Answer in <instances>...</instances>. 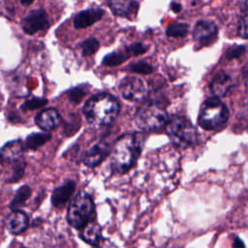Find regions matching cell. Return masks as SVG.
I'll return each instance as SVG.
<instances>
[{"mask_svg": "<svg viewBox=\"0 0 248 248\" xmlns=\"http://www.w3.org/2000/svg\"><path fill=\"white\" fill-rule=\"evenodd\" d=\"M238 34L245 39H248V15L241 17L238 23Z\"/></svg>", "mask_w": 248, "mask_h": 248, "instance_id": "cell-28", "label": "cell"}, {"mask_svg": "<svg viewBox=\"0 0 248 248\" xmlns=\"http://www.w3.org/2000/svg\"><path fill=\"white\" fill-rule=\"evenodd\" d=\"M47 103L46 99L44 98H33L27 100L25 103L22 104V109L24 110H31V109H36L38 108H41L45 106Z\"/></svg>", "mask_w": 248, "mask_h": 248, "instance_id": "cell-25", "label": "cell"}, {"mask_svg": "<svg viewBox=\"0 0 248 248\" xmlns=\"http://www.w3.org/2000/svg\"><path fill=\"white\" fill-rule=\"evenodd\" d=\"M30 195H31V188L28 185L21 186L16 192V195L11 202L10 207L13 210H18V208L20 206H22L24 204V202L28 200Z\"/></svg>", "mask_w": 248, "mask_h": 248, "instance_id": "cell-19", "label": "cell"}, {"mask_svg": "<svg viewBox=\"0 0 248 248\" xmlns=\"http://www.w3.org/2000/svg\"><path fill=\"white\" fill-rule=\"evenodd\" d=\"M93 213L94 202L92 198L85 192H79L69 205L67 220L72 227L80 230L93 219Z\"/></svg>", "mask_w": 248, "mask_h": 248, "instance_id": "cell-4", "label": "cell"}, {"mask_svg": "<svg viewBox=\"0 0 248 248\" xmlns=\"http://www.w3.org/2000/svg\"><path fill=\"white\" fill-rule=\"evenodd\" d=\"M188 31V25L183 22H177L171 24L167 29V35L170 37H181L184 36Z\"/></svg>", "mask_w": 248, "mask_h": 248, "instance_id": "cell-23", "label": "cell"}, {"mask_svg": "<svg viewBox=\"0 0 248 248\" xmlns=\"http://www.w3.org/2000/svg\"><path fill=\"white\" fill-rule=\"evenodd\" d=\"M243 78H244L245 84L248 86V65H246L245 68L243 69Z\"/></svg>", "mask_w": 248, "mask_h": 248, "instance_id": "cell-33", "label": "cell"}, {"mask_svg": "<svg viewBox=\"0 0 248 248\" xmlns=\"http://www.w3.org/2000/svg\"><path fill=\"white\" fill-rule=\"evenodd\" d=\"M29 224L27 215L21 210H13L6 220V227L13 234L23 232Z\"/></svg>", "mask_w": 248, "mask_h": 248, "instance_id": "cell-13", "label": "cell"}, {"mask_svg": "<svg viewBox=\"0 0 248 248\" xmlns=\"http://www.w3.org/2000/svg\"><path fill=\"white\" fill-rule=\"evenodd\" d=\"M136 0H108L111 11L120 16H129L136 11Z\"/></svg>", "mask_w": 248, "mask_h": 248, "instance_id": "cell-18", "label": "cell"}, {"mask_svg": "<svg viewBox=\"0 0 248 248\" xmlns=\"http://www.w3.org/2000/svg\"><path fill=\"white\" fill-rule=\"evenodd\" d=\"M121 95L130 101H140L147 94V88L144 81L138 77H126L119 84Z\"/></svg>", "mask_w": 248, "mask_h": 248, "instance_id": "cell-7", "label": "cell"}, {"mask_svg": "<svg viewBox=\"0 0 248 248\" xmlns=\"http://www.w3.org/2000/svg\"><path fill=\"white\" fill-rule=\"evenodd\" d=\"M61 116L54 108H46L36 115V124L44 131H51L61 123Z\"/></svg>", "mask_w": 248, "mask_h": 248, "instance_id": "cell-11", "label": "cell"}, {"mask_svg": "<svg viewBox=\"0 0 248 248\" xmlns=\"http://www.w3.org/2000/svg\"><path fill=\"white\" fill-rule=\"evenodd\" d=\"M23 151L24 145L21 140H12L0 150V162L2 164H13L21 159Z\"/></svg>", "mask_w": 248, "mask_h": 248, "instance_id": "cell-9", "label": "cell"}, {"mask_svg": "<svg viewBox=\"0 0 248 248\" xmlns=\"http://www.w3.org/2000/svg\"><path fill=\"white\" fill-rule=\"evenodd\" d=\"M146 46L140 43H136L127 47V52L129 55H139L146 50Z\"/></svg>", "mask_w": 248, "mask_h": 248, "instance_id": "cell-29", "label": "cell"}, {"mask_svg": "<svg viewBox=\"0 0 248 248\" xmlns=\"http://www.w3.org/2000/svg\"><path fill=\"white\" fill-rule=\"evenodd\" d=\"M140 152V144L134 135L126 134L114 143L111 151V169L118 173L129 170L136 163Z\"/></svg>", "mask_w": 248, "mask_h": 248, "instance_id": "cell-2", "label": "cell"}, {"mask_svg": "<svg viewBox=\"0 0 248 248\" xmlns=\"http://www.w3.org/2000/svg\"><path fill=\"white\" fill-rule=\"evenodd\" d=\"M86 120L93 126L101 127L109 125L118 115L119 103L107 93L91 97L83 107Z\"/></svg>", "mask_w": 248, "mask_h": 248, "instance_id": "cell-1", "label": "cell"}, {"mask_svg": "<svg viewBox=\"0 0 248 248\" xmlns=\"http://www.w3.org/2000/svg\"><path fill=\"white\" fill-rule=\"evenodd\" d=\"M49 27L48 17L44 10H34L22 21V29L26 34L33 35Z\"/></svg>", "mask_w": 248, "mask_h": 248, "instance_id": "cell-8", "label": "cell"}, {"mask_svg": "<svg viewBox=\"0 0 248 248\" xmlns=\"http://www.w3.org/2000/svg\"><path fill=\"white\" fill-rule=\"evenodd\" d=\"M242 52H243V47L242 46H236L233 49L230 50V52L228 53V57H230V59H232V58L239 56Z\"/></svg>", "mask_w": 248, "mask_h": 248, "instance_id": "cell-30", "label": "cell"}, {"mask_svg": "<svg viewBox=\"0 0 248 248\" xmlns=\"http://www.w3.org/2000/svg\"><path fill=\"white\" fill-rule=\"evenodd\" d=\"M129 55L125 54L124 52H113V53H110L108 55H107L104 60H103V64L107 65V66H116V65H119L121 63H123L127 57Z\"/></svg>", "mask_w": 248, "mask_h": 248, "instance_id": "cell-22", "label": "cell"}, {"mask_svg": "<svg viewBox=\"0 0 248 248\" xmlns=\"http://www.w3.org/2000/svg\"><path fill=\"white\" fill-rule=\"evenodd\" d=\"M103 15H104V12L101 9H97V8L81 11L75 16L74 25L78 29L88 27L93 23H95L96 21H98L99 19H101Z\"/></svg>", "mask_w": 248, "mask_h": 248, "instance_id": "cell-15", "label": "cell"}, {"mask_svg": "<svg viewBox=\"0 0 248 248\" xmlns=\"http://www.w3.org/2000/svg\"><path fill=\"white\" fill-rule=\"evenodd\" d=\"M76 189V182L73 180L66 181L63 185L54 189L51 195V203L55 207L64 206L70 200Z\"/></svg>", "mask_w": 248, "mask_h": 248, "instance_id": "cell-12", "label": "cell"}, {"mask_svg": "<svg viewBox=\"0 0 248 248\" xmlns=\"http://www.w3.org/2000/svg\"><path fill=\"white\" fill-rule=\"evenodd\" d=\"M50 140V135L46 133H35L29 135L25 140V147L31 150H36L38 147L45 144Z\"/></svg>", "mask_w": 248, "mask_h": 248, "instance_id": "cell-20", "label": "cell"}, {"mask_svg": "<svg viewBox=\"0 0 248 248\" xmlns=\"http://www.w3.org/2000/svg\"><path fill=\"white\" fill-rule=\"evenodd\" d=\"M130 69L132 72L140 73V74H148L152 71V67L145 62H138V63L132 64Z\"/></svg>", "mask_w": 248, "mask_h": 248, "instance_id": "cell-26", "label": "cell"}, {"mask_svg": "<svg viewBox=\"0 0 248 248\" xmlns=\"http://www.w3.org/2000/svg\"><path fill=\"white\" fill-rule=\"evenodd\" d=\"M79 236L83 241L91 244L92 246H96L102 240L101 227L94 219H92L80 229Z\"/></svg>", "mask_w": 248, "mask_h": 248, "instance_id": "cell-16", "label": "cell"}, {"mask_svg": "<svg viewBox=\"0 0 248 248\" xmlns=\"http://www.w3.org/2000/svg\"><path fill=\"white\" fill-rule=\"evenodd\" d=\"M232 79L227 74L217 75L210 83V90L216 97H224L232 88Z\"/></svg>", "mask_w": 248, "mask_h": 248, "instance_id": "cell-17", "label": "cell"}, {"mask_svg": "<svg viewBox=\"0 0 248 248\" xmlns=\"http://www.w3.org/2000/svg\"><path fill=\"white\" fill-rule=\"evenodd\" d=\"M109 152V145L107 142H99L95 144L93 147L89 149L84 157V164L87 167L94 168L98 166L108 154Z\"/></svg>", "mask_w": 248, "mask_h": 248, "instance_id": "cell-14", "label": "cell"}, {"mask_svg": "<svg viewBox=\"0 0 248 248\" xmlns=\"http://www.w3.org/2000/svg\"><path fill=\"white\" fill-rule=\"evenodd\" d=\"M169 116L160 105L145 103L140 106L135 114L136 125L144 131H156L167 126Z\"/></svg>", "mask_w": 248, "mask_h": 248, "instance_id": "cell-3", "label": "cell"}, {"mask_svg": "<svg viewBox=\"0 0 248 248\" xmlns=\"http://www.w3.org/2000/svg\"><path fill=\"white\" fill-rule=\"evenodd\" d=\"M229 118L227 107L218 99L211 98L203 102L199 115V124L205 130H215L225 125Z\"/></svg>", "mask_w": 248, "mask_h": 248, "instance_id": "cell-5", "label": "cell"}, {"mask_svg": "<svg viewBox=\"0 0 248 248\" xmlns=\"http://www.w3.org/2000/svg\"><path fill=\"white\" fill-rule=\"evenodd\" d=\"M193 36L198 43H210L217 36V27L210 20H201L196 24Z\"/></svg>", "mask_w": 248, "mask_h": 248, "instance_id": "cell-10", "label": "cell"}, {"mask_svg": "<svg viewBox=\"0 0 248 248\" xmlns=\"http://www.w3.org/2000/svg\"><path fill=\"white\" fill-rule=\"evenodd\" d=\"M93 248H114V246L108 240H101L99 244H97L96 246H93Z\"/></svg>", "mask_w": 248, "mask_h": 248, "instance_id": "cell-31", "label": "cell"}, {"mask_svg": "<svg viewBox=\"0 0 248 248\" xmlns=\"http://www.w3.org/2000/svg\"><path fill=\"white\" fill-rule=\"evenodd\" d=\"M84 94H85V91L82 88H80V87L74 88L69 93V100L73 103H76V104L79 103L81 101V99L83 98Z\"/></svg>", "mask_w": 248, "mask_h": 248, "instance_id": "cell-27", "label": "cell"}, {"mask_svg": "<svg viewBox=\"0 0 248 248\" xmlns=\"http://www.w3.org/2000/svg\"><path fill=\"white\" fill-rule=\"evenodd\" d=\"M20 2L24 6H29L30 4H32L34 2V0H20Z\"/></svg>", "mask_w": 248, "mask_h": 248, "instance_id": "cell-35", "label": "cell"}, {"mask_svg": "<svg viewBox=\"0 0 248 248\" xmlns=\"http://www.w3.org/2000/svg\"><path fill=\"white\" fill-rule=\"evenodd\" d=\"M233 247L234 248H244L245 244L239 237H235L233 240Z\"/></svg>", "mask_w": 248, "mask_h": 248, "instance_id": "cell-32", "label": "cell"}, {"mask_svg": "<svg viewBox=\"0 0 248 248\" xmlns=\"http://www.w3.org/2000/svg\"><path fill=\"white\" fill-rule=\"evenodd\" d=\"M171 8H172V10H173L175 13L179 12V10L181 9L180 5H178L177 3H172V5H171Z\"/></svg>", "mask_w": 248, "mask_h": 248, "instance_id": "cell-34", "label": "cell"}, {"mask_svg": "<svg viewBox=\"0 0 248 248\" xmlns=\"http://www.w3.org/2000/svg\"><path fill=\"white\" fill-rule=\"evenodd\" d=\"M167 133L172 142L181 148L194 145L198 140L195 127L184 116L176 115L170 119L167 124Z\"/></svg>", "mask_w": 248, "mask_h": 248, "instance_id": "cell-6", "label": "cell"}, {"mask_svg": "<svg viewBox=\"0 0 248 248\" xmlns=\"http://www.w3.org/2000/svg\"><path fill=\"white\" fill-rule=\"evenodd\" d=\"M99 46H100L99 42L96 39H93V38L85 40L80 45L82 54L85 55V56H88V55H91V54L95 53L98 50Z\"/></svg>", "mask_w": 248, "mask_h": 248, "instance_id": "cell-24", "label": "cell"}, {"mask_svg": "<svg viewBox=\"0 0 248 248\" xmlns=\"http://www.w3.org/2000/svg\"><path fill=\"white\" fill-rule=\"evenodd\" d=\"M15 166L12 169V173L11 175L8 177L7 182L9 183H13V182H16L18 181L22 175L24 174V170H25V162L22 161L21 159L13 163Z\"/></svg>", "mask_w": 248, "mask_h": 248, "instance_id": "cell-21", "label": "cell"}]
</instances>
